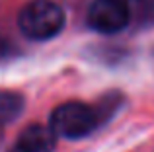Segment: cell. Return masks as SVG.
Listing matches in <instances>:
<instances>
[{
  "label": "cell",
  "instance_id": "1",
  "mask_svg": "<svg viewBox=\"0 0 154 152\" xmlns=\"http://www.w3.org/2000/svg\"><path fill=\"white\" fill-rule=\"evenodd\" d=\"M66 16L53 0H31L18 12V29L31 41H47L63 31Z\"/></svg>",
  "mask_w": 154,
  "mask_h": 152
},
{
  "label": "cell",
  "instance_id": "2",
  "mask_svg": "<svg viewBox=\"0 0 154 152\" xmlns=\"http://www.w3.org/2000/svg\"><path fill=\"white\" fill-rule=\"evenodd\" d=\"M100 125V115L92 105L84 102H64L53 109L49 127L57 138L78 141L92 135Z\"/></svg>",
  "mask_w": 154,
  "mask_h": 152
},
{
  "label": "cell",
  "instance_id": "3",
  "mask_svg": "<svg viewBox=\"0 0 154 152\" xmlns=\"http://www.w3.org/2000/svg\"><path fill=\"white\" fill-rule=\"evenodd\" d=\"M88 26L103 35H113L129 26L131 12L125 0H94L88 8Z\"/></svg>",
  "mask_w": 154,
  "mask_h": 152
},
{
  "label": "cell",
  "instance_id": "4",
  "mask_svg": "<svg viewBox=\"0 0 154 152\" xmlns=\"http://www.w3.org/2000/svg\"><path fill=\"white\" fill-rule=\"evenodd\" d=\"M55 144L57 135L51 131L49 125L31 123L26 129H22L8 152H53Z\"/></svg>",
  "mask_w": 154,
  "mask_h": 152
},
{
  "label": "cell",
  "instance_id": "5",
  "mask_svg": "<svg viewBox=\"0 0 154 152\" xmlns=\"http://www.w3.org/2000/svg\"><path fill=\"white\" fill-rule=\"evenodd\" d=\"M23 111V96L18 92H0V125H10Z\"/></svg>",
  "mask_w": 154,
  "mask_h": 152
},
{
  "label": "cell",
  "instance_id": "6",
  "mask_svg": "<svg viewBox=\"0 0 154 152\" xmlns=\"http://www.w3.org/2000/svg\"><path fill=\"white\" fill-rule=\"evenodd\" d=\"M2 137H4V125H0V141H2Z\"/></svg>",
  "mask_w": 154,
  "mask_h": 152
}]
</instances>
